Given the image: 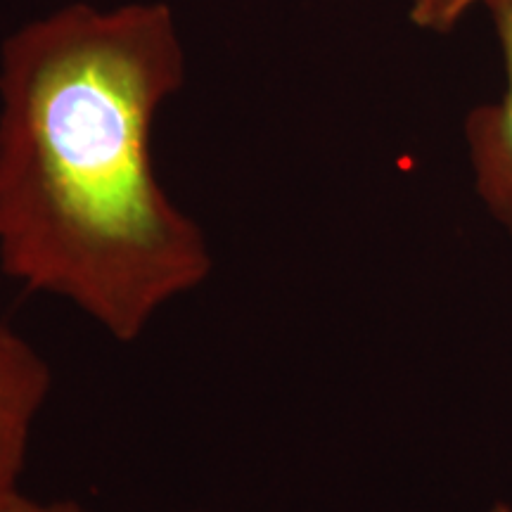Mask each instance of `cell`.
Returning <instances> with one entry per match:
<instances>
[{
  "instance_id": "obj_1",
  "label": "cell",
  "mask_w": 512,
  "mask_h": 512,
  "mask_svg": "<svg viewBox=\"0 0 512 512\" xmlns=\"http://www.w3.org/2000/svg\"><path fill=\"white\" fill-rule=\"evenodd\" d=\"M181 86L166 5H72L3 46L0 268L121 344L214 271L152 164V121Z\"/></svg>"
},
{
  "instance_id": "obj_2",
  "label": "cell",
  "mask_w": 512,
  "mask_h": 512,
  "mask_svg": "<svg viewBox=\"0 0 512 512\" xmlns=\"http://www.w3.org/2000/svg\"><path fill=\"white\" fill-rule=\"evenodd\" d=\"M503 53L501 98L479 105L465 119V145L475 192L486 214L512 235V0H484Z\"/></svg>"
},
{
  "instance_id": "obj_3",
  "label": "cell",
  "mask_w": 512,
  "mask_h": 512,
  "mask_svg": "<svg viewBox=\"0 0 512 512\" xmlns=\"http://www.w3.org/2000/svg\"><path fill=\"white\" fill-rule=\"evenodd\" d=\"M53 389V370L15 330L0 325V505L22 496L31 437Z\"/></svg>"
},
{
  "instance_id": "obj_4",
  "label": "cell",
  "mask_w": 512,
  "mask_h": 512,
  "mask_svg": "<svg viewBox=\"0 0 512 512\" xmlns=\"http://www.w3.org/2000/svg\"><path fill=\"white\" fill-rule=\"evenodd\" d=\"M477 5L484 0H411V22L432 34H448Z\"/></svg>"
},
{
  "instance_id": "obj_5",
  "label": "cell",
  "mask_w": 512,
  "mask_h": 512,
  "mask_svg": "<svg viewBox=\"0 0 512 512\" xmlns=\"http://www.w3.org/2000/svg\"><path fill=\"white\" fill-rule=\"evenodd\" d=\"M0 512H88L83 505L76 501H53V503H41L34 498L17 496L12 501L0 505Z\"/></svg>"
},
{
  "instance_id": "obj_6",
  "label": "cell",
  "mask_w": 512,
  "mask_h": 512,
  "mask_svg": "<svg viewBox=\"0 0 512 512\" xmlns=\"http://www.w3.org/2000/svg\"><path fill=\"white\" fill-rule=\"evenodd\" d=\"M489 512H512V505L510 503H494L491 505V510Z\"/></svg>"
}]
</instances>
